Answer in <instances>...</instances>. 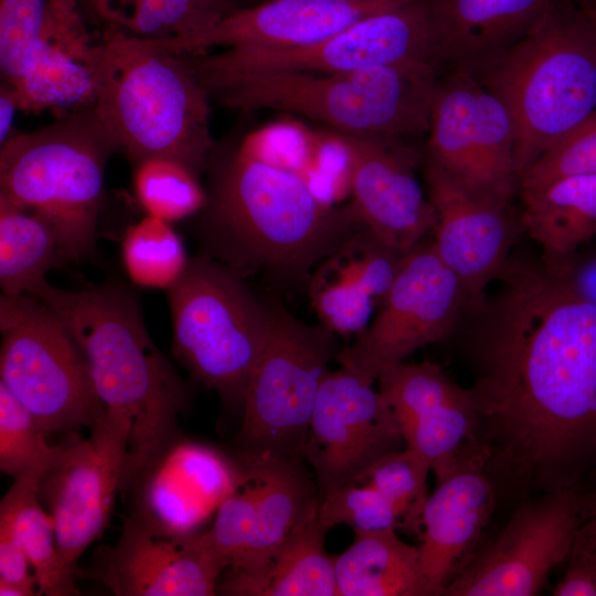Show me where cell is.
I'll return each mask as SVG.
<instances>
[{"label": "cell", "mask_w": 596, "mask_h": 596, "mask_svg": "<svg viewBox=\"0 0 596 596\" xmlns=\"http://www.w3.org/2000/svg\"><path fill=\"white\" fill-rule=\"evenodd\" d=\"M570 263L510 258L473 336L476 440L487 462L543 492L596 476V305Z\"/></svg>", "instance_id": "6da1fadb"}, {"label": "cell", "mask_w": 596, "mask_h": 596, "mask_svg": "<svg viewBox=\"0 0 596 596\" xmlns=\"http://www.w3.org/2000/svg\"><path fill=\"white\" fill-rule=\"evenodd\" d=\"M204 207L207 256L284 285H308L362 226L350 205L321 202L298 174L240 148L215 170Z\"/></svg>", "instance_id": "7a4b0ae2"}, {"label": "cell", "mask_w": 596, "mask_h": 596, "mask_svg": "<svg viewBox=\"0 0 596 596\" xmlns=\"http://www.w3.org/2000/svg\"><path fill=\"white\" fill-rule=\"evenodd\" d=\"M29 295L45 304L74 338L104 409L131 423L124 486L180 435L185 386L152 342L136 297L119 284L63 290L45 279Z\"/></svg>", "instance_id": "3957f363"}, {"label": "cell", "mask_w": 596, "mask_h": 596, "mask_svg": "<svg viewBox=\"0 0 596 596\" xmlns=\"http://www.w3.org/2000/svg\"><path fill=\"white\" fill-rule=\"evenodd\" d=\"M93 107L137 163L177 160L195 173L212 149L209 92L185 55L120 31L104 40Z\"/></svg>", "instance_id": "277c9868"}, {"label": "cell", "mask_w": 596, "mask_h": 596, "mask_svg": "<svg viewBox=\"0 0 596 596\" xmlns=\"http://www.w3.org/2000/svg\"><path fill=\"white\" fill-rule=\"evenodd\" d=\"M475 75L512 116L520 179L596 111V34L564 0Z\"/></svg>", "instance_id": "5b68a950"}, {"label": "cell", "mask_w": 596, "mask_h": 596, "mask_svg": "<svg viewBox=\"0 0 596 596\" xmlns=\"http://www.w3.org/2000/svg\"><path fill=\"white\" fill-rule=\"evenodd\" d=\"M438 74L432 67L267 73L206 89L232 108L285 111L334 132L398 139L428 130Z\"/></svg>", "instance_id": "8992f818"}, {"label": "cell", "mask_w": 596, "mask_h": 596, "mask_svg": "<svg viewBox=\"0 0 596 596\" xmlns=\"http://www.w3.org/2000/svg\"><path fill=\"white\" fill-rule=\"evenodd\" d=\"M117 143L93 106L1 146L0 196L54 231L65 260L93 253L105 170Z\"/></svg>", "instance_id": "52a82bcc"}, {"label": "cell", "mask_w": 596, "mask_h": 596, "mask_svg": "<svg viewBox=\"0 0 596 596\" xmlns=\"http://www.w3.org/2000/svg\"><path fill=\"white\" fill-rule=\"evenodd\" d=\"M243 276L202 255L189 260L168 289L172 353L224 402L243 405L267 342L272 307L246 286Z\"/></svg>", "instance_id": "ba28073f"}, {"label": "cell", "mask_w": 596, "mask_h": 596, "mask_svg": "<svg viewBox=\"0 0 596 596\" xmlns=\"http://www.w3.org/2000/svg\"><path fill=\"white\" fill-rule=\"evenodd\" d=\"M0 383L47 434L89 429L104 412L86 360L62 320L31 295L0 299Z\"/></svg>", "instance_id": "9c48e42d"}, {"label": "cell", "mask_w": 596, "mask_h": 596, "mask_svg": "<svg viewBox=\"0 0 596 596\" xmlns=\"http://www.w3.org/2000/svg\"><path fill=\"white\" fill-rule=\"evenodd\" d=\"M272 326L243 401L244 454L302 459L308 428L329 364L339 353L336 334L270 302Z\"/></svg>", "instance_id": "30bf717a"}, {"label": "cell", "mask_w": 596, "mask_h": 596, "mask_svg": "<svg viewBox=\"0 0 596 596\" xmlns=\"http://www.w3.org/2000/svg\"><path fill=\"white\" fill-rule=\"evenodd\" d=\"M185 56L205 88L224 79L267 73H344L371 67L438 71L425 0L375 12L307 46L223 49Z\"/></svg>", "instance_id": "8fae6325"}, {"label": "cell", "mask_w": 596, "mask_h": 596, "mask_svg": "<svg viewBox=\"0 0 596 596\" xmlns=\"http://www.w3.org/2000/svg\"><path fill=\"white\" fill-rule=\"evenodd\" d=\"M427 131L426 162L471 193L510 206L519 190L514 123L475 74L451 71L438 79Z\"/></svg>", "instance_id": "7c38bea8"}, {"label": "cell", "mask_w": 596, "mask_h": 596, "mask_svg": "<svg viewBox=\"0 0 596 596\" xmlns=\"http://www.w3.org/2000/svg\"><path fill=\"white\" fill-rule=\"evenodd\" d=\"M369 326L341 349L340 366L374 383L387 366L448 338L467 301L456 275L425 241L406 252Z\"/></svg>", "instance_id": "4fadbf2b"}, {"label": "cell", "mask_w": 596, "mask_h": 596, "mask_svg": "<svg viewBox=\"0 0 596 596\" xmlns=\"http://www.w3.org/2000/svg\"><path fill=\"white\" fill-rule=\"evenodd\" d=\"M131 423L104 409L88 438L73 435L39 481L66 570L77 575L84 551L106 530L123 488Z\"/></svg>", "instance_id": "5bb4252c"}, {"label": "cell", "mask_w": 596, "mask_h": 596, "mask_svg": "<svg viewBox=\"0 0 596 596\" xmlns=\"http://www.w3.org/2000/svg\"><path fill=\"white\" fill-rule=\"evenodd\" d=\"M583 518V488L544 492L520 505L494 540L454 576L448 596L538 595L568 560Z\"/></svg>", "instance_id": "9a60e30c"}, {"label": "cell", "mask_w": 596, "mask_h": 596, "mask_svg": "<svg viewBox=\"0 0 596 596\" xmlns=\"http://www.w3.org/2000/svg\"><path fill=\"white\" fill-rule=\"evenodd\" d=\"M406 447L391 408L373 383L340 366L321 384L302 450L319 497L355 481L375 461Z\"/></svg>", "instance_id": "2e32d148"}, {"label": "cell", "mask_w": 596, "mask_h": 596, "mask_svg": "<svg viewBox=\"0 0 596 596\" xmlns=\"http://www.w3.org/2000/svg\"><path fill=\"white\" fill-rule=\"evenodd\" d=\"M246 479L242 464L178 435L135 471L123 489L131 494L129 517L158 533L182 538L199 533Z\"/></svg>", "instance_id": "e0dca14e"}, {"label": "cell", "mask_w": 596, "mask_h": 596, "mask_svg": "<svg viewBox=\"0 0 596 596\" xmlns=\"http://www.w3.org/2000/svg\"><path fill=\"white\" fill-rule=\"evenodd\" d=\"M332 132L349 158L350 206L359 223L398 253L423 242L437 215L416 178L414 152L398 139Z\"/></svg>", "instance_id": "ac0fdd59"}, {"label": "cell", "mask_w": 596, "mask_h": 596, "mask_svg": "<svg viewBox=\"0 0 596 596\" xmlns=\"http://www.w3.org/2000/svg\"><path fill=\"white\" fill-rule=\"evenodd\" d=\"M425 178L437 215L432 246L458 278L466 312L472 313L481 308L487 288L498 280L511 258L517 223L510 206L471 193L428 162Z\"/></svg>", "instance_id": "d6986e66"}, {"label": "cell", "mask_w": 596, "mask_h": 596, "mask_svg": "<svg viewBox=\"0 0 596 596\" xmlns=\"http://www.w3.org/2000/svg\"><path fill=\"white\" fill-rule=\"evenodd\" d=\"M224 571L201 532L166 535L128 517L117 542L98 550L88 575L117 596H211Z\"/></svg>", "instance_id": "ffe728a7"}, {"label": "cell", "mask_w": 596, "mask_h": 596, "mask_svg": "<svg viewBox=\"0 0 596 596\" xmlns=\"http://www.w3.org/2000/svg\"><path fill=\"white\" fill-rule=\"evenodd\" d=\"M409 0H263L191 39H145L162 51L194 55L213 47L283 50L324 40L355 21Z\"/></svg>", "instance_id": "44dd1931"}, {"label": "cell", "mask_w": 596, "mask_h": 596, "mask_svg": "<svg viewBox=\"0 0 596 596\" xmlns=\"http://www.w3.org/2000/svg\"><path fill=\"white\" fill-rule=\"evenodd\" d=\"M486 465L482 450L470 449L427 497L418 546L425 596L445 595L492 513Z\"/></svg>", "instance_id": "7402d4cb"}, {"label": "cell", "mask_w": 596, "mask_h": 596, "mask_svg": "<svg viewBox=\"0 0 596 596\" xmlns=\"http://www.w3.org/2000/svg\"><path fill=\"white\" fill-rule=\"evenodd\" d=\"M564 0H425L438 71L477 74Z\"/></svg>", "instance_id": "603a6c76"}, {"label": "cell", "mask_w": 596, "mask_h": 596, "mask_svg": "<svg viewBox=\"0 0 596 596\" xmlns=\"http://www.w3.org/2000/svg\"><path fill=\"white\" fill-rule=\"evenodd\" d=\"M102 51L89 40L77 0H49L42 36L14 85L21 110L93 106Z\"/></svg>", "instance_id": "cb8c5ba5"}, {"label": "cell", "mask_w": 596, "mask_h": 596, "mask_svg": "<svg viewBox=\"0 0 596 596\" xmlns=\"http://www.w3.org/2000/svg\"><path fill=\"white\" fill-rule=\"evenodd\" d=\"M318 504L262 566L227 570L217 592L234 596H338L334 556L324 550L327 529Z\"/></svg>", "instance_id": "d4e9b609"}, {"label": "cell", "mask_w": 596, "mask_h": 596, "mask_svg": "<svg viewBox=\"0 0 596 596\" xmlns=\"http://www.w3.org/2000/svg\"><path fill=\"white\" fill-rule=\"evenodd\" d=\"M241 461L257 487L255 530L246 556L231 570L248 571L283 546L319 502V491L300 458L243 454Z\"/></svg>", "instance_id": "484cf974"}, {"label": "cell", "mask_w": 596, "mask_h": 596, "mask_svg": "<svg viewBox=\"0 0 596 596\" xmlns=\"http://www.w3.org/2000/svg\"><path fill=\"white\" fill-rule=\"evenodd\" d=\"M520 194V225L539 244L545 266L568 263L596 235V173L560 177Z\"/></svg>", "instance_id": "4316f807"}, {"label": "cell", "mask_w": 596, "mask_h": 596, "mask_svg": "<svg viewBox=\"0 0 596 596\" xmlns=\"http://www.w3.org/2000/svg\"><path fill=\"white\" fill-rule=\"evenodd\" d=\"M354 535L334 556L338 596H425L418 546L396 530Z\"/></svg>", "instance_id": "83f0119b"}, {"label": "cell", "mask_w": 596, "mask_h": 596, "mask_svg": "<svg viewBox=\"0 0 596 596\" xmlns=\"http://www.w3.org/2000/svg\"><path fill=\"white\" fill-rule=\"evenodd\" d=\"M404 254L361 226L317 265L307 286L333 300L379 307Z\"/></svg>", "instance_id": "f1b7e54d"}, {"label": "cell", "mask_w": 596, "mask_h": 596, "mask_svg": "<svg viewBox=\"0 0 596 596\" xmlns=\"http://www.w3.org/2000/svg\"><path fill=\"white\" fill-rule=\"evenodd\" d=\"M39 480L14 479L0 503V526L7 529L25 552L38 581V594L74 596L75 575L64 566L51 514L41 504Z\"/></svg>", "instance_id": "f546056e"}, {"label": "cell", "mask_w": 596, "mask_h": 596, "mask_svg": "<svg viewBox=\"0 0 596 596\" xmlns=\"http://www.w3.org/2000/svg\"><path fill=\"white\" fill-rule=\"evenodd\" d=\"M110 31L160 40L191 39L238 10L230 0H84Z\"/></svg>", "instance_id": "4dcf8cb0"}, {"label": "cell", "mask_w": 596, "mask_h": 596, "mask_svg": "<svg viewBox=\"0 0 596 596\" xmlns=\"http://www.w3.org/2000/svg\"><path fill=\"white\" fill-rule=\"evenodd\" d=\"M66 262L51 226L33 212L0 196L2 295H29L46 273Z\"/></svg>", "instance_id": "1f68e13d"}, {"label": "cell", "mask_w": 596, "mask_h": 596, "mask_svg": "<svg viewBox=\"0 0 596 596\" xmlns=\"http://www.w3.org/2000/svg\"><path fill=\"white\" fill-rule=\"evenodd\" d=\"M121 259L135 285L152 289L172 287L189 263L183 243L170 223L150 215L126 231Z\"/></svg>", "instance_id": "d6a6232c"}, {"label": "cell", "mask_w": 596, "mask_h": 596, "mask_svg": "<svg viewBox=\"0 0 596 596\" xmlns=\"http://www.w3.org/2000/svg\"><path fill=\"white\" fill-rule=\"evenodd\" d=\"M134 187L147 215L169 223L194 214L206 203L196 173L169 158L155 157L138 162Z\"/></svg>", "instance_id": "836d02e7"}, {"label": "cell", "mask_w": 596, "mask_h": 596, "mask_svg": "<svg viewBox=\"0 0 596 596\" xmlns=\"http://www.w3.org/2000/svg\"><path fill=\"white\" fill-rule=\"evenodd\" d=\"M45 435L33 415L0 383L1 471L13 479L40 481L58 453V445H50Z\"/></svg>", "instance_id": "e575fe53"}, {"label": "cell", "mask_w": 596, "mask_h": 596, "mask_svg": "<svg viewBox=\"0 0 596 596\" xmlns=\"http://www.w3.org/2000/svg\"><path fill=\"white\" fill-rule=\"evenodd\" d=\"M429 471L424 457L404 447L375 461L355 481L376 489L398 511L402 528L421 534Z\"/></svg>", "instance_id": "d590c367"}, {"label": "cell", "mask_w": 596, "mask_h": 596, "mask_svg": "<svg viewBox=\"0 0 596 596\" xmlns=\"http://www.w3.org/2000/svg\"><path fill=\"white\" fill-rule=\"evenodd\" d=\"M318 518L327 529L344 524L354 534L396 530L402 519L395 507L373 487L351 481L319 497Z\"/></svg>", "instance_id": "8d00e7d4"}, {"label": "cell", "mask_w": 596, "mask_h": 596, "mask_svg": "<svg viewBox=\"0 0 596 596\" xmlns=\"http://www.w3.org/2000/svg\"><path fill=\"white\" fill-rule=\"evenodd\" d=\"M246 472L245 482L217 508L211 528L201 532L204 544L224 570L244 560L254 536L257 487Z\"/></svg>", "instance_id": "74e56055"}, {"label": "cell", "mask_w": 596, "mask_h": 596, "mask_svg": "<svg viewBox=\"0 0 596 596\" xmlns=\"http://www.w3.org/2000/svg\"><path fill=\"white\" fill-rule=\"evenodd\" d=\"M49 0H0V68L4 81L15 85L39 43Z\"/></svg>", "instance_id": "f35d334b"}, {"label": "cell", "mask_w": 596, "mask_h": 596, "mask_svg": "<svg viewBox=\"0 0 596 596\" xmlns=\"http://www.w3.org/2000/svg\"><path fill=\"white\" fill-rule=\"evenodd\" d=\"M579 173H596V111L521 174L518 192Z\"/></svg>", "instance_id": "ab89813d"}, {"label": "cell", "mask_w": 596, "mask_h": 596, "mask_svg": "<svg viewBox=\"0 0 596 596\" xmlns=\"http://www.w3.org/2000/svg\"><path fill=\"white\" fill-rule=\"evenodd\" d=\"M31 565L25 552L4 528L0 526V595L32 596L38 581L30 574Z\"/></svg>", "instance_id": "60d3db41"}, {"label": "cell", "mask_w": 596, "mask_h": 596, "mask_svg": "<svg viewBox=\"0 0 596 596\" xmlns=\"http://www.w3.org/2000/svg\"><path fill=\"white\" fill-rule=\"evenodd\" d=\"M583 488V518L568 562L596 575V476Z\"/></svg>", "instance_id": "b9f144b4"}, {"label": "cell", "mask_w": 596, "mask_h": 596, "mask_svg": "<svg viewBox=\"0 0 596 596\" xmlns=\"http://www.w3.org/2000/svg\"><path fill=\"white\" fill-rule=\"evenodd\" d=\"M568 277L576 292L596 305V255L584 259L575 256L568 265Z\"/></svg>", "instance_id": "7bdbcfd3"}, {"label": "cell", "mask_w": 596, "mask_h": 596, "mask_svg": "<svg viewBox=\"0 0 596 596\" xmlns=\"http://www.w3.org/2000/svg\"><path fill=\"white\" fill-rule=\"evenodd\" d=\"M20 109V98L14 86L7 83L1 85L0 91V143L1 146L9 139L13 118Z\"/></svg>", "instance_id": "ee69618b"}, {"label": "cell", "mask_w": 596, "mask_h": 596, "mask_svg": "<svg viewBox=\"0 0 596 596\" xmlns=\"http://www.w3.org/2000/svg\"><path fill=\"white\" fill-rule=\"evenodd\" d=\"M577 8L596 34V0H582Z\"/></svg>", "instance_id": "f6af8a7d"}, {"label": "cell", "mask_w": 596, "mask_h": 596, "mask_svg": "<svg viewBox=\"0 0 596 596\" xmlns=\"http://www.w3.org/2000/svg\"><path fill=\"white\" fill-rule=\"evenodd\" d=\"M230 1L233 2L240 9L248 7V6H253L259 2V0H230Z\"/></svg>", "instance_id": "bcb514c9"}]
</instances>
